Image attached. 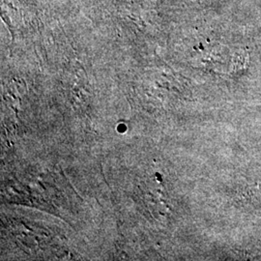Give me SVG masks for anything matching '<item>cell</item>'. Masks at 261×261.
<instances>
[]
</instances>
